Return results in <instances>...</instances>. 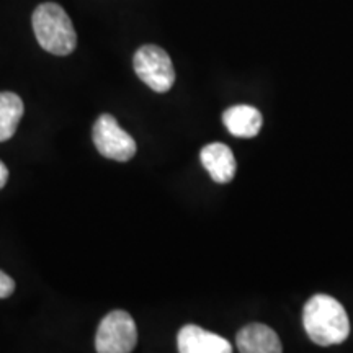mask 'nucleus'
I'll return each mask as SVG.
<instances>
[{"label": "nucleus", "mask_w": 353, "mask_h": 353, "mask_svg": "<svg viewBox=\"0 0 353 353\" xmlns=\"http://www.w3.org/2000/svg\"><path fill=\"white\" fill-rule=\"evenodd\" d=\"M25 113L23 101L13 92H0V143L15 134Z\"/></svg>", "instance_id": "10"}, {"label": "nucleus", "mask_w": 353, "mask_h": 353, "mask_svg": "<svg viewBox=\"0 0 353 353\" xmlns=\"http://www.w3.org/2000/svg\"><path fill=\"white\" fill-rule=\"evenodd\" d=\"M33 32L39 46L54 56H69L77 46V33L61 6L46 2L33 12Z\"/></svg>", "instance_id": "2"}, {"label": "nucleus", "mask_w": 353, "mask_h": 353, "mask_svg": "<svg viewBox=\"0 0 353 353\" xmlns=\"http://www.w3.org/2000/svg\"><path fill=\"white\" fill-rule=\"evenodd\" d=\"M236 343L242 353H280L283 350L275 330L259 322L242 327Z\"/></svg>", "instance_id": "8"}, {"label": "nucleus", "mask_w": 353, "mask_h": 353, "mask_svg": "<svg viewBox=\"0 0 353 353\" xmlns=\"http://www.w3.org/2000/svg\"><path fill=\"white\" fill-rule=\"evenodd\" d=\"M7 180H8V169L6 167V164L0 161V190L6 187Z\"/></svg>", "instance_id": "12"}, {"label": "nucleus", "mask_w": 353, "mask_h": 353, "mask_svg": "<svg viewBox=\"0 0 353 353\" xmlns=\"http://www.w3.org/2000/svg\"><path fill=\"white\" fill-rule=\"evenodd\" d=\"M138 343V329L126 311L117 309L101 319L95 335L99 353H130Z\"/></svg>", "instance_id": "4"}, {"label": "nucleus", "mask_w": 353, "mask_h": 353, "mask_svg": "<svg viewBox=\"0 0 353 353\" xmlns=\"http://www.w3.org/2000/svg\"><path fill=\"white\" fill-rule=\"evenodd\" d=\"M94 144L101 156L117 162H128L136 154V141L131 138L112 114H101L92 130Z\"/></svg>", "instance_id": "5"}, {"label": "nucleus", "mask_w": 353, "mask_h": 353, "mask_svg": "<svg viewBox=\"0 0 353 353\" xmlns=\"http://www.w3.org/2000/svg\"><path fill=\"white\" fill-rule=\"evenodd\" d=\"M132 65L141 81L157 94H165L174 85L175 70L170 56L156 44L141 46L136 51Z\"/></svg>", "instance_id": "3"}, {"label": "nucleus", "mask_w": 353, "mask_h": 353, "mask_svg": "<svg viewBox=\"0 0 353 353\" xmlns=\"http://www.w3.org/2000/svg\"><path fill=\"white\" fill-rule=\"evenodd\" d=\"M303 325L312 342L321 347L342 343L350 334L345 307L329 294H314L303 311Z\"/></svg>", "instance_id": "1"}, {"label": "nucleus", "mask_w": 353, "mask_h": 353, "mask_svg": "<svg viewBox=\"0 0 353 353\" xmlns=\"http://www.w3.org/2000/svg\"><path fill=\"white\" fill-rule=\"evenodd\" d=\"M201 164L208 170L216 183L231 182L236 175L237 164L231 148L223 143H211L201 149Z\"/></svg>", "instance_id": "7"}, {"label": "nucleus", "mask_w": 353, "mask_h": 353, "mask_svg": "<svg viewBox=\"0 0 353 353\" xmlns=\"http://www.w3.org/2000/svg\"><path fill=\"white\" fill-rule=\"evenodd\" d=\"M179 352L182 353H229L232 345L226 339L214 332L201 329L200 325L188 324L180 329L176 337Z\"/></svg>", "instance_id": "6"}, {"label": "nucleus", "mask_w": 353, "mask_h": 353, "mask_svg": "<svg viewBox=\"0 0 353 353\" xmlns=\"http://www.w3.org/2000/svg\"><path fill=\"white\" fill-rule=\"evenodd\" d=\"M15 291V281L12 276L0 270V299L8 298Z\"/></svg>", "instance_id": "11"}, {"label": "nucleus", "mask_w": 353, "mask_h": 353, "mask_svg": "<svg viewBox=\"0 0 353 353\" xmlns=\"http://www.w3.org/2000/svg\"><path fill=\"white\" fill-rule=\"evenodd\" d=\"M223 123L232 136L254 138L262 130L263 117L257 108L249 105H236L223 113Z\"/></svg>", "instance_id": "9"}]
</instances>
